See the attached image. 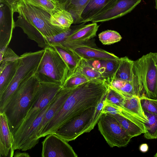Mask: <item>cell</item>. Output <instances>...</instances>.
Segmentation results:
<instances>
[{"mask_svg": "<svg viewBox=\"0 0 157 157\" xmlns=\"http://www.w3.org/2000/svg\"><path fill=\"white\" fill-rule=\"evenodd\" d=\"M108 89L105 80L97 79L90 80L72 88L63 105L46 124L39 138L55 133L71 119L89 108L96 107Z\"/></svg>", "mask_w": 157, "mask_h": 157, "instance_id": "obj_1", "label": "cell"}, {"mask_svg": "<svg viewBox=\"0 0 157 157\" xmlns=\"http://www.w3.org/2000/svg\"><path fill=\"white\" fill-rule=\"evenodd\" d=\"M13 9L14 12L19 14L15 22V27L21 28L29 38L43 49L49 47L46 37L55 36L66 29L52 25L49 13L25 0H20Z\"/></svg>", "mask_w": 157, "mask_h": 157, "instance_id": "obj_2", "label": "cell"}, {"mask_svg": "<svg viewBox=\"0 0 157 157\" xmlns=\"http://www.w3.org/2000/svg\"><path fill=\"white\" fill-rule=\"evenodd\" d=\"M40 83L35 74L18 87L0 112L6 115L13 135L24 121Z\"/></svg>", "mask_w": 157, "mask_h": 157, "instance_id": "obj_3", "label": "cell"}, {"mask_svg": "<svg viewBox=\"0 0 157 157\" xmlns=\"http://www.w3.org/2000/svg\"><path fill=\"white\" fill-rule=\"evenodd\" d=\"M44 52V49L23 53L20 56L16 72L6 89L0 94V112L3 111L13 93L22 84L36 72Z\"/></svg>", "mask_w": 157, "mask_h": 157, "instance_id": "obj_4", "label": "cell"}, {"mask_svg": "<svg viewBox=\"0 0 157 157\" xmlns=\"http://www.w3.org/2000/svg\"><path fill=\"white\" fill-rule=\"evenodd\" d=\"M68 69L66 63L53 47L44 52L35 75L40 82L56 83L62 86L67 78Z\"/></svg>", "mask_w": 157, "mask_h": 157, "instance_id": "obj_5", "label": "cell"}, {"mask_svg": "<svg viewBox=\"0 0 157 157\" xmlns=\"http://www.w3.org/2000/svg\"><path fill=\"white\" fill-rule=\"evenodd\" d=\"M134 71L145 95L157 99V53L149 52L134 61Z\"/></svg>", "mask_w": 157, "mask_h": 157, "instance_id": "obj_6", "label": "cell"}, {"mask_svg": "<svg viewBox=\"0 0 157 157\" xmlns=\"http://www.w3.org/2000/svg\"><path fill=\"white\" fill-rule=\"evenodd\" d=\"M97 123L99 131L111 147L126 146L132 138L111 114L102 113Z\"/></svg>", "mask_w": 157, "mask_h": 157, "instance_id": "obj_7", "label": "cell"}, {"mask_svg": "<svg viewBox=\"0 0 157 157\" xmlns=\"http://www.w3.org/2000/svg\"><path fill=\"white\" fill-rule=\"evenodd\" d=\"M96 107L89 108L71 119L59 128L54 134L67 142L92 130Z\"/></svg>", "mask_w": 157, "mask_h": 157, "instance_id": "obj_8", "label": "cell"}, {"mask_svg": "<svg viewBox=\"0 0 157 157\" xmlns=\"http://www.w3.org/2000/svg\"><path fill=\"white\" fill-rule=\"evenodd\" d=\"M62 88V85L59 83L40 82L21 124H26L34 120Z\"/></svg>", "mask_w": 157, "mask_h": 157, "instance_id": "obj_9", "label": "cell"}, {"mask_svg": "<svg viewBox=\"0 0 157 157\" xmlns=\"http://www.w3.org/2000/svg\"><path fill=\"white\" fill-rule=\"evenodd\" d=\"M63 45L80 59L116 60L120 58L113 53L98 48L93 38L77 43Z\"/></svg>", "mask_w": 157, "mask_h": 157, "instance_id": "obj_10", "label": "cell"}, {"mask_svg": "<svg viewBox=\"0 0 157 157\" xmlns=\"http://www.w3.org/2000/svg\"><path fill=\"white\" fill-rule=\"evenodd\" d=\"M42 142V157H77L72 147L56 134L51 133L46 136Z\"/></svg>", "mask_w": 157, "mask_h": 157, "instance_id": "obj_11", "label": "cell"}, {"mask_svg": "<svg viewBox=\"0 0 157 157\" xmlns=\"http://www.w3.org/2000/svg\"><path fill=\"white\" fill-rule=\"evenodd\" d=\"M0 49L7 48L15 28L13 15L14 9L0 2Z\"/></svg>", "mask_w": 157, "mask_h": 157, "instance_id": "obj_12", "label": "cell"}, {"mask_svg": "<svg viewBox=\"0 0 157 157\" xmlns=\"http://www.w3.org/2000/svg\"><path fill=\"white\" fill-rule=\"evenodd\" d=\"M116 113V114L112 115L117 120L132 138L146 132L145 123L131 112L117 106Z\"/></svg>", "mask_w": 157, "mask_h": 157, "instance_id": "obj_13", "label": "cell"}, {"mask_svg": "<svg viewBox=\"0 0 157 157\" xmlns=\"http://www.w3.org/2000/svg\"><path fill=\"white\" fill-rule=\"evenodd\" d=\"M141 0H117L108 10L93 18L92 23L104 22L121 17L131 12Z\"/></svg>", "mask_w": 157, "mask_h": 157, "instance_id": "obj_14", "label": "cell"}, {"mask_svg": "<svg viewBox=\"0 0 157 157\" xmlns=\"http://www.w3.org/2000/svg\"><path fill=\"white\" fill-rule=\"evenodd\" d=\"M14 139L10 131L7 119L4 113H0V156L13 157L14 156Z\"/></svg>", "mask_w": 157, "mask_h": 157, "instance_id": "obj_15", "label": "cell"}, {"mask_svg": "<svg viewBox=\"0 0 157 157\" xmlns=\"http://www.w3.org/2000/svg\"><path fill=\"white\" fill-rule=\"evenodd\" d=\"M85 23L80 24V26L60 44L64 45L77 43L90 40L95 37L99 25L97 23H92L86 25H84Z\"/></svg>", "mask_w": 157, "mask_h": 157, "instance_id": "obj_16", "label": "cell"}, {"mask_svg": "<svg viewBox=\"0 0 157 157\" xmlns=\"http://www.w3.org/2000/svg\"><path fill=\"white\" fill-rule=\"evenodd\" d=\"M105 81L109 86L125 98L132 95L140 97L145 95L143 89L139 83L111 78L106 79Z\"/></svg>", "mask_w": 157, "mask_h": 157, "instance_id": "obj_17", "label": "cell"}, {"mask_svg": "<svg viewBox=\"0 0 157 157\" xmlns=\"http://www.w3.org/2000/svg\"><path fill=\"white\" fill-rule=\"evenodd\" d=\"M117 0H90L81 14V23L90 21L94 17L104 12Z\"/></svg>", "mask_w": 157, "mask_h": 157, "instance_id": "obj_18", "label": "cell"}, {"mask_svg": "<svg viewBox=\"0 0 157 157\" xmlns=\"http://www.w3.org/2000/svg\"><path fill=\"white\" fill-rule=\"evenodd\" d=\"M71 88L62 87L54 98L38 128L37 133L38 139H40L39 135L46 124L63 105L70 94Z\"/></svg>", "mask_w": 157, "mask_h": 157, "instance_id": "obj_19", "label": "cell"}, {"mask_svg": "<svg viewBox=\"0 0 157 157\" xmlns=\"http://www.w3.org/2000/svg\"><path fill=\"white\" fill-rule=\"evenodd\" d=\"M134 61L127 56L120 58L116 71L110 78L139 83L134 72Z\"/></svg>", "mask_w": 157, "mask_h": 157, "instance_id": "obj_20", "label": "cell"}, {"mask_svg": "<svg viewBox=\"0 0 157 157\" xmlns=\"http://www.w3.org/2000/svg\"><path fill=\"white\" fill-rule=\"evenodd\" d=\"M119 59H85L106 80L113 76L117 67Z\"/></svg>", "mask_w": 157, "mask_h": 157, "instance_id": "obj_21", "label": "cell"}, {"mask_svg": "<svg viewBox=\"0 0 157 157\" xmlns=\"http://www.w3.org/2000/svg\"><path fill=\"white\" fill-rule=\"evenodd\" d=\"M132 113L145 123L148 121L142 107L140 97L132 95L125 98L122 107Z\"/></svg>", "mask_w": 157, "mask_h": 157, "instance_id": "obj_22", "label": "cell"}, {"mask_svg": "<svg viewBox=\"0 0 157 157\" xmlns=\"http://www.w3.org/2000/svg\"><path fill=\"white\" fill-rule=\"evenodd\" d=\"M52 47L58 52L67 64L68 69V77L76 70L81 59L77 57L65 47L60 44H55Z\"/></svg>", "mask_w": 157, "mask_h": 157, "instance_id": "obj_23", "label": "cell"}, {"mask_svg": "<svg viewBox=\"0 0 157 157\" xmlns=\"http://www.w3.org/2000/svg\"><path fill=\"white\" fill-rule=\"evenodd\" d=\"M50 21L53 25L63 29L70 28L74 22L72 16L65 9L59 10L51 15Z\"/></svg>", "mask_w": 157, "mask_h": 157, "instance_id": "obj_24", "label": "cell"}, {"mask_svg": "<svg viewBox=\"0 0 157 157\" xmlns=\"http://www.w3.org/2000/svg\"><path fill=\"white\" fill-rule=\"evenodd\" d=\"M29 4L52 15L55 12L65 9L66 4L60 3L57 0H25Z\"/></svg>", "mask_w": 157, "mask_h": 157, "instance_id": "obj_25", "label": "cell"}, {"mask_svg": "<svg viewBox=\"0 0 157 157\" xmlns=\"http://www.w3.org/2000/svg\"><path fill=\"white\" fill-rule=\"evenodd\" d=\"M19 59L9 63L0 72V94L6 89L14 76L19 65Z\"/></svg>", "mask_w": 157, "mask_h": 157, "instance_id": "obj_26", "label": "cell"}, {"mask_svg": "<svg viewBox=\"0 0 157 157\" xmlns=\"http://www.w3.org/2000/svg\"><path fill=\"white\" fill-rule=\"evenodd\" d=\"M90 0H68L65 9L72 16L74 24H81V14L86 6Z\"/></svg>", "mask_w": 157, "mask_h": 157, "instance_id": "obj_27", "label": "cell"}, {"mask_svg": "<svg viewBox=\"0 0 157 157\" xmlns=\"http://www.w3.org/2000/svg\"><path fill=\"white\" fill-rule=\"evenodd\" d=\"M77 69L90 80L97 79L106 80L98 71L90 65L83 58H81Z\"/></svg>", "mask_w": 157, "mask_h": 157, "instance_id": "obj_28", "label": "cell"}, {"mask_svg": "<svg viewBox=\"0 0 157 157\" xmlns=\"http://www.w3.org/2000/svg\"><path fill=\"white\" fill-rule=\"evenodd\" d=\"M144 113L148 121L145 123L146 131L144 136L148 139H157V115Z\"/></svg>", "mask_w": 157, "mask_h": 157, "instance_id": "obj_29", "label": "cell"}, {"mask_svg": "<svg viewBox=\"0 0 157 157\" xmlns=\"http://www.w3.org/2000/svg\"><path fill=\"white\" fill-rule=\"evenodd\" d=\"M90 80L89 79L76 69L75 72L67 78L62 86V87L73 88Z\"/></svg>", "mask_w": 157, "mask_h": 157, "instance_id": "obj_30", "label": "cell"}, {"mask_svg": "<svg viewBox=\"0 0 157 157\" xmlns=\"http://www.w3.org/2000/svg\"><path fill=\"white\" fill-rule=\"evenodd\" d=\"M100 41L104 45H109L120 41L122 37L117 32L107 30L98 34Z\"/></svg>", "mask_w": 157, "mask_h": 157, "instance_id": "obj_31", "label": "cell"}, {"mask_svg": "<svg viewBox=\"0 0 157 157\" xmlns=\"http://www.w3.org/2000/svg\"><path fill=\"white\" fill-rule=\"evenodd\" d=\"M125 97L117 91L108 85L105 103L122 107Z\"/></svg>", "mask_w": 157, "mask_h": 157, "instance_id": "obj_32", "label": "cell"}, {"mask_svg": "<svg viewBox=\"0 0 157 157\" xmlns=\"http://www.w3.org/2000/svg\"><path fill=\"white\" fill-rule=\"evenodd\" d=\"M80 25L71 26L68 28L66 29L63 31L55 36L48 37L46 38L49 47H52L55 44H61Z\"/></svg>", "mask_w": 157, "mask_h": 157, "instance_id": "obj_33", "label": "cell"}, {"mask_svg": "<svg viewBox=\"0 0 157 157\" xmlns=\"http://www.w3.org/2000/svg\"><path fill=\"white\" fill-rule=\"evenodd\" d=\"M141 105L144 112L157 115V99H153L143 95L140 97Z\"/></svg>", "mask_w": 157, "mask_h": 157, "instance_id": "obj_34", "label": "cell"}, {"mask_svg": "<svg viewBox=\"0 0 157 157\" xmlns=\"http://www.w3.org/2000/svg\"><path fill=\"white\" fill-rule=\"evenodd\" d=\"M20 56L17 55L10 48H8L6 49L2 60L0 62V72L10 62L19 59Z\"/></svg>", "mask_w": 157, "mask_h": 157, "instance_id": "obj_35", "label": "cell"}, {"mask_svg": "<svg viewBox=\"0 0 157 157\" xmlns=\"http://www.w3.org/2000/svg\"><path fill=\"white\" fill-rule=\"evenodd\" d=\"M107 93L98 103L96 107L94 118L92 125L93 129L95 126L102 113V110L104 106L105 101Z\"/></svg>", "mask_w": 157, "mask_h": 157, "instance_id": "obj_36", "label": "cell"}, {"mask_svg": "<svg viewBox=\"0 0 157 157\" xmlns=\"http://www.w3.org/2000/svg\"><path fill=\"white\" fill-rule=\"evenodd\" d=\"M20 0H0V2H3L7 4L11 8H14L17 3Z\"/></svg>", "mask_w": 157, "mask_h": 157, "instance_id": "obj_37", "label": "cell"}, {"mask_svg": "<svg viewBox=\"0 0 157 157\" xmlns=\"http://www.w3.org/2000/svg\"><path fill=\"white\" fill-rule=\"evenodd\" d=\"M17 150L14 153V157H29L30 155L26 152H21L19 150Z\"/></svg>", "mask_w": 157, "mask_h": 157, "instance_id": "obj_38", "label": "cell"}, {"mask_svg": "<svg viewBox=\"0 0 157 157\" xmlns=\"http://www.w3.org/2000/svg\"><path fill=\"white\" fill-rule=\"evenodd\" d=\"M139 149L142 152H146L148 150V145L146 144H143L140 146Z\"/></svg>", "mask_w": 157, "mask_h": 157, "instance_id": "obj_39", "label": "cell"}, {"mask_svg": "<svg viewBox=\"0 0 157 157\" xmlns=\"http://www.w3.org/2000/svg\"><path fill=\"white\" fill-rule=\"evenodd\" d=\"M60 3L62 4H67L68 0H57Z\"/></svg>", "mask_w": 157, "mask_h": 157, "instance_id": "obj_40", "label": "cell"}, {"mask_svg": "<svg viewBox=\"0 0 157 157\" xmlns=\"http://www.w3.org/2000/svg\"><path fill=\"white\" fill-rule=\"evenodd\" d=\"M155 8L157 10V0H155Z\"/></svg>", "mask_w": 157, "mask_h": 157, "instance_id": "obj_41", "label": "cell"}, {"mask_svg": "<svg viewBox=\"0 0 157 157\" xmlns=\"http://www.w3.org/2000/svg\"><path fill=\"white\" fill-rule=\"evenodd\" d=\"M154 156L155 157H157V152L155 154Z\"/></svg>", "mask_w": 157, "mask_h": 157, "instance_id": "obj_42", "label": "cell"}]
</instances>
